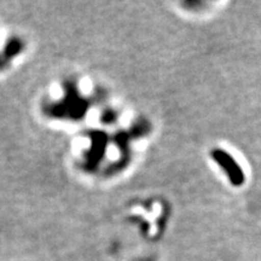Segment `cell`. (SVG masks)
Wrapping results in <instances>:
<instances>
[{
  "label": "cell",
  "mask_w": 261,
  "mask_h": 261,
  "mask_svg": "<svg viewBox=\"0 0 261 261\" xmlns=\"http://www.w3.org/2000/svg\"><path fill=\"white\" fill-rule=\"evenodd\" d=\"M212 156H213L215 161L219 163L221 167L226 171L228 178H230V180L232 181L233 185L238 187V185L243 184V171L240 168V166L237 165V162L234 161L233 158H231L226 151H223V150H215V151H213V154H212Z\"/></svg>",
  "instance_id": "cell-1"
}]
</instances>
